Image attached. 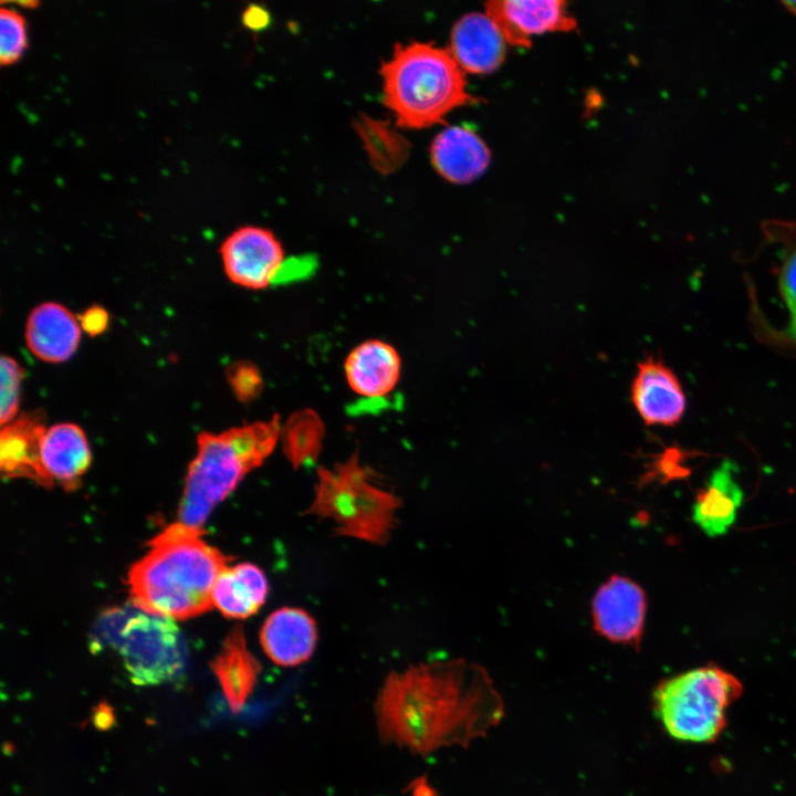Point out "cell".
<instances>
[{"mask_svg": "<svg viewBox=\"0 0 796 796\" xmlns=\"http://www.w3.org/2000/svg\"><path fill=\"white\" fill-rule=\"evenodd\" d=\"M375 716L381 743L427 756L485 736L502 721L504 702L484 668L452 659L390 672Z\"/></svg>", "mask_w": 796, "mask_h": 796, "instance_id": "cell-1", "label": "cell"}, {"mask_svg": "<svg viewBox=\"0 0 796 796\" xmlns=\"http://www.w3.org/2000/svg\"><path fill=\"white\" fill-rule=\"evenodd\" d=\"M202 536V528L181 522L156 535L128 572L130 603L174 620L211 609L214 584L231 558Z\"/></svg>", "mask_w": 796, "mask_h": 796, "instance_id": "cell-2", "label": "cell"}, {"mask_svg": "<svg viewBox=\"0 0 796 796\" xmlns=\"http://www.w3.org/2000/svg\"><path fill=\"white\" fill-rule=\"evenodd\" d=\"M281 427L280 418L273 416L220 433L198 434L197 454L188 467L178 510L179 522L202 528L212 510L272 453L280 442Z\"/></svg>", "mask_w": 796, "mask_h": 796, "instance_id": "cell-3", "label": "cell"}, {"mask_svg": "<svg viewBox=\"0 0 796 796\" xmlns=\"http://www.w3.org/2000/svg\"><path fill=\"white\" fill-rule=\"evenodd\" d=\"M380 74L384 103L402 127L433 125L472 100L452 54L431 43L396 45Z\"/></svg>", "mask_w": 796, "mask_h": 796, "instance_id": "cell-4", "label": "cell"}, {"mask_svg": "<svg viewBox=\"0 0 796 796\" xmlns=\"http://www.w3.org/2000/svg\"><path fill=\"white\" fill-rule=\"evenodd\" d=\"M399 507L397 494L355 453L317 470L306 513L327 521L337 535L381 545L395 528Z\"/></svg>", "mask_w": 796, "mask_h": 796, "instance_id": "cell-5", "label": "cell"}, {"mask_svg": "<svg viewBox=\"0 0 796 796\" xmlns=\"http://www.w3.org/2000/svg\"><path fill=\"white\" fill-rule=\"evenodd\" d=\"M91 646L97 651L115 652L130 681L138 685L176 681L186 668V642L175 620L149 614L132 603L98 615Z\"/></svg>", "mask_w": 796, "mask_h": 796, "instance_id": "cell-6", "label": "cell"}, {"mask_svg": "<svg viewBox=\"0 0 796 796\" xmlns=\"http://www.w3.org/2000/svg\"><path fill=\"white\" fill-rule=\"evenodd\" d=\"M742 691L734 674L708 664L662 680L653 692V708L673 739L709 743L724 730L726 710Z\"/></svg>", "mask_w": 796, "mask_h": 796, "instance_id": "cell-7", "label": "cell"}, {"mask_svg": "<svg viewBox=\"0 0 796 796\" xmlns=\"http://www.w3.org/2000/svg\"><path fill=\"white\" fill-rule=\"evenodd\" d=\"M220 254L229 280L251 290L272 284L285 261L280 240L271 230L258 226L234 230L222 242Z\"/></svg>", "mask_w": 796, "mask_h": 796, "instance_id": "cell-8", "label": "cell"}, {"mask_svg": "<svg viewBox=\"0 0 796 796\" xmlns=\"http://www.w3.org/2000/svg\"><path fill=\"white\" fill-rule=\"evenodd\" d=\"M647 612V597L632 579L614 575L595 593L591 603L594 629L614 643L639 647Z\"/></svg>", "mask_w": 796, "mask_h": 796, "instance_id": "cell-9", "label": "cell"}, {"mask_svg": "<svg viewBox=\"0 0 796 796\" xmlns=\"http://www.w3.org/2000/svg\"><path fill=\"white\" fill-rule=\"evenodd\" d=\"M630 398L638 416L648 426H674L681 421L687 408L680 379L653 356L638 363Z\"/></svg>", "mask_w": 796, "mask_h": 796, "instance_id": "cell-10", "label": "cell"}, {"mask_svg": "<svg viewBox=\"0 0 796 796\" xmlns=\"http://www.w3.org/2000/svg\"><path fill=\"white\" fill-rule=\"evenodd\" d=\"M499 27L506 42L527 46L534 35L569 31L576 22L559 0H493L485 12Z\"/></svg>", "mask_w": 796, "mask_h": 796, "instance_id": "cell-11", "label": "cell"}, {"mask_svg": "<svg viewBox=\"0 0 796 796\" xmlns=\"http://www.w3.org/2000/svg\"><path fill=\"white\" fill-rule=\"evenodd\" d=\"M318 639L314 618L296 607H283L268 616L260 630V643L268 658L282 667L306 662Z\"/></svg>", "mask_w": 796, "mask_h": 796, "instance_id": "cell-12", "label": "cell"}, {"mask_svg": "<svg viewBox=\"0 0 796 796\" xmlns=\"http://www.w3.org/2000/svg\"><path fill=\"white\" fill-rule=\"evenodd\" d=\"M81 329L78 318L69 308L55 302H44L28 316L25 344L40 360L63 363L76 352Z\"/></svg>", "mask_w": 796, "mask_h": 796, "instance_id": "cell-13", "label": "cell"}, {"mask_svg": "<svg viewBox=\"0 0 796 796\" xmlns=\"http://www.w3.org/2000/svg\"><path fill=\"white\" fill-rule=\"evenodd\" d=\"M46 430L43 415L29 412L2 426L0 469L6 478H25L50 488L41 463V440Z\"/></svg>", "mask_w": 796, "mask_h": 796, "instance_id": "cell-14", "label": "cell"}, {"mask_svg": "<svg viewBox=\"0 0 796 796\" xmlns=\"http://www.w3.org/2000/svg\"><path fill=\"white\" fill-rule=\"evenodd\" d=\"M506 40L485 13H470L453 25L449 52L462 71L485 74L504 60Z\"/></svg>", "mask_w": 796, "mask_h": 796, "instance_id": "cell-15", "label": "cell"}, {"mask_svg": "<svg viewBox=\"0 0 796 796\" xmlns=\"http://www.w3.org/2000/svg\"><path fill=\"white\" fill-rule=\"evenodd\" d=\"M344 370L354 392L366 398H381L398 384L401 359L389 343L368 339L355 346L347 355Z\"/></svg>", "mask_w": 796, "mask_h": 796, "instance_id": "cell-16", "label": "cell"}, {"mask_svg": "<svg viewBox=\"0 0 796 796\" xmlns=\"http://www.w3.org/2000/svg\"><path fill=\"white\" fill-rule=\"evenodd\" d=\"M91 449L81 427L71 422L56 423L43 433L41 463L49 478L67 491L80 485L91 464Z\"/></svg>", "mask_w": 796, "mask_h": 796, "instance_id": "cell-17", "label": "cell"}, {"mask_svg": "<svg viewBox=\"0 0 796 796\" xmlns=\"http://www.w3.org/2000/svg\"><path fill=\"white\" fill-rule=\"evenodd\" d=\"M743 499L733 464L724 461L696 492L692 520L710 537L724 535L734 524Z\"/></svg>", "mask_w": 796, "mask_h": 796, "instance_id": "cell-18", "label": "cell"}, {"mask_svg": "<svg viewBox=\"0 0 796 796\" xmlns=\"http://www.w3.org/2000/svg\"><path fill=\"white\" fill-rule=\"evenodd\" d=\"M431 159L446 179L465 184L480 177L489 166L490 151L473 130L450 126L440 132L431 145Z\"/></svg>", "mask_w": 796, "mask_h": 796, "instance_id": "cell-19", "label": "cell"}, {"mask_svg": "<svg viewBox=\"0 0 796 796\" xmlns=\"http://www.w3.org/2000/svg\"><path fill=\"white\" fill-rule=\"evenodd\" d=\"M211 668L231 710L239 712L252 693L261 672V666L249 650L241 627H234L224 638Z\"/></svg>", "mask_w": 796, "mask_h": 796, "instance_id": "cell-20", "label": "cell"}, {"mask_svg": "<svg viewBox=\"0 0 796 796\" xmlns=\"http://www.w3.org/2000/svg\"><path fill=\"white\" fill-rule=\"evenodd\" d=\"M269 582L264 572L251 563L229 565L218 577L212 590V607L224 617L245 619L265 603Z\"/></svg>", "mask_w": 796, "mask_h": 796, "instance_id": "cell-21", "label": "cell"}, {"mask_svg": "<svg viewBox=\"0 0 796 796\" xmlns=\"http://www.w3.org/2000/svg\"><path fill=\"white\" fill-rule=\"evenodd\" d=\"M324 427L317 415L303 410L281 427L280 441L294 468L314 462L322 447Z\"/></svg>", "mask_w": 796, "mask_h": 796, "instance_id": "cell-22", "label": "cell"}, {"mask_svg": "<svg viewBox=\"0 0 796 796\" xmlns=\"http://www.w3.org/2000/svg\"><path fill=\"white\" fill-rule=\"evenodd\" d=\"M28 45L27 24L23 15L13 8L0 10V62L10 65L17 62Z\"/></svg>", "mask_w": 796, "mask_h": 796, "instance_id": "cell-23", "label": "cell"}, {"mask_svg": "<svg viewBox=\"0 0 796 796\" xmlns=\"http://www.w3.org/2000/svg\"><path fill=\"white\" fill-rule=\"evenodd\" d=\"M24 369L12 357L2 355L0 359V423L4 426L17 417L20 402V388Z\"/></svg>", "mask_w": 796, "mask_h": 796, "instance_id": "cell-24", "label": "cell"}, {"mask_svg": "<svg viewBox=\"0 0 796 796\" xmlns=\"http://www.w3.org/2000/svg\"><path fill=\"white\" fill-rule=\"evenodd\" d=\"M227 375L232 391L241 401L255 398L262 389L261 375L251 363H235L229 367Z\"/></svg>", "mask_w": 796, "mask_h": 796, "instance_id": "cell-25", "label": "cell"}, {"mask_svg": "<svg viewBox=\"0 0 796 796\" xmlns=\"http://www.w3.org/2000/svg\"><path fill=\"white\" fill-rule=\"evenodd\" d=\"M779 291L789 314V333L796 339V247L783 261L779 271Z\"/></svg>", "mask_w": 796, "mask_h": 796, "instance_id": "cell-26", "label": "cell"}, {"mask_svg": "<svg viewBox=\"0 0 796 796\" xmlns=\"http://www.w3.org/2000/svg\"><path fill=\"white\" fill-rule=\"evenodd\" d=\"M77 318L81 328L90 336L102 334L107 328L109 322L107 311L100 305H93L86 308Z\"/></svg>", "mask_w": 796, "mask_h": 796, "instance_id": "cell-27", "label": "cell"}, {"mask_svg": "<svg viewBox=\"0 0 796 796\" xmlns=\"http://www.w3.org/2000/svg\"><path fill=\"white\" fill-rule=\"evenodd\" d=\"M269 15L266 11L258 6L247 8L243 13V22L251 29H260L268 23Z\"/></svg>", "mask_w": 796, "mask_h": 796, "instance_id": "cell-28", "label": "cell"}, {"mask_svg": "<svg viewBox=\"0 0 796 796\" xmlns=\"http://www.w3.org/2000/svg\"><path fill=\"white\" fill-rule=\"evenodd\" d=\"M413 784L412 796H433V790L426 784V781H415Z\"/></svg>", "mask_w": 796, "mask_h": 796, "instance_id": "cell-29", "label": "cell"}, {"mask_svg": "<svg viewBox=\"0 0 796 796\" xmlns=\"http://www.w3.org/2000/svg\"><path fill=\"white\" fill-rule=\"evenodd\" d=\"M96 719V725H108L107 719L113 720L112 714L107 713V709H100Z\"/></svg>", "mask_w": 796, "mask_h": 796, "instance_id": "cell-30", "label": "cell"}, {"mask_svg": "<svg viewBox=\"0 0 796 796\" xmlns=\"http://www.w3.org/2000/svg\"><path fill=\"white\" fill-rule=\"evenodd\" d=\"M782 3L788 11L796 14V1H783Z\"/></svg>", "mask_w": 796, "mask_h": 796, "instance_id": "cell-31", "label": "cell"}]
</instances>
